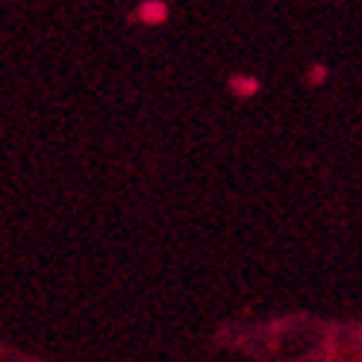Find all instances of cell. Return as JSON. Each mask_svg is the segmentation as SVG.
<instances>
[{"mask_svg": "<svg viewBox=\"0 0 362 362\" xmlns=\"http://www.w3.org/2000/svg\"><path fill=\"white\" fill-rule=\"evenodd\" d=\"M139 18L148 24H162L168 18V6L162 4V0H148V4L139 6Z\"/></svg>", "mask_w": 362, "mask_h": 362, "instance_id": "1", "label": "cell"}, {"mask_svg": "<svg viewBox=\"0 0 362 362\" xmlns=\"http://www.w3.org/2000/svg\"><path fill=\"white\" fill-rule=\"evenodd\" d=\"M233 88L236 92H245V98H250V95H257L259 92V80H253V77H233Z\"/></svg>", "mask_w": 362, "mask_h": 362, "instance_id": "2", "label": "cell"}]
</instances>
